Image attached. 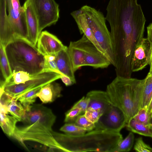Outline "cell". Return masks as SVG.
<instances>
[{
    "instance_id": "cell-1",
    "label": "cell",
    "mask_w": 152,
    "mask_h": 152,
    "mask_svg": "<svg viewBox=\"0 0 152 152\" xmlns=\"http://www.w3.org/2000/svg\"><path fill=\"white\" fill-rule=\"evenodd\" d=\"M137 0H110L105 18L113 39L129 43L144 37L146 20Z\"/></svg>"
},
{
    "instance_id": "cell-2",
    "label": "cell",
    "mask_w": 152,
    "mask_h": 152,
    "mask_svg": "<svg viewBox=\"0 0 152 152\" xmlns=\"http://www.w3.org/2000/svg\"><path fill=\"white\" fill-rule=\"evenodd\" d=\"M24 121L27 124L17 127L12 136L24 147L26 141L36 142L53 150L63 151L55 138L52 126L56 116L50 108L40 104H33L26 110Z\"/></svg>"
},
{
    "instance_id": "cell-3",
    "label": "cell",
    "mask_w": 152,
    "mask_h": 152,
    "mask_svg": "<svg viewBox=\"0 0 152 152\" xmlns=\"http://www.w3.org/2000/svg\"><path fill=\"white\" fill-rule=\"evenodd\" d=\"M53 134L64 152H113L123 140L120 132L102 130L94 129L77 136L54 131Z\"/></svg>"
},
{
    "instance_id": "cell-4",
    "label": "cell",
    "mask_w": 152,
    "mask_h": 152,
    "mask_svg": "<svg viewBox=\"0 0 152 152\" xmlns=\"http://www.w3.org/2000/svg\"><path fill=\"white\" fill-rule=\"evenodd\" d=\"M142 89V80L116 76L106 91L111 103L124 112L128 122L141 108Z\"/></svg>"
},
{
    "instance_id": "cell-5",
    "label": "cell",
    "mask_w": 152,
    "mask_h": 152,
    "mask_svg": "<svg viewBox=\"0 0 152 152\" xmlns=\"http://www.w3.org/2000/svg\"><path fill=\"white\" fill-rule=\"evenodd\" d=\"M5 49L12 72L20 71L36 75L42 72L44 56L27 39L16 38Z\"/></svg>"
},
{
    "instance_id": "cell-6",
    "label": "cell",
    "mask_w": 152,
    "mask_h": 152,
    "mask_svg": "<svg viewBox=\"0 0 152 152\" xmlns=\"http://www.w3.org/2000/svg\"><path fill=\"white\" fill-rule=\"evenodd\" d=\"M27 37L24 10L19 0H0V43L5 47L16 38Z\"/></svg>"
},
{
    "instance_id": "cell-7",
    "label": "cell",
    "mask_w": 152,
    "mask_h": 152,
    "mask_svg": "<svg viewBox=\"0 0 152 152\" xmlns=\"http://www.w3.org/2000/svg\"><path fill=\"white\" fill-rule=\"evenodd\" d=\"M82 10L98 49L108 59L115 67V57L110 32L106 23V18L103 13L90 6L82 7Z\"/></svg>"
},
{
    "instance_id": "cell-8",
    "label": "cell",
    "mask_w": 152,
    "mask_h": 152,
    "mask_svg": "<svg viewBox=\"0 0 152 152\" xmlns=\"http://www.w3.org/2000/svg\"><path fill=\"white\" fill-rule=\"evenodd\" d=\"M38 21L39 35L45 28L55 25L59 18V5L54 0H29Z\"/></svg>"
},
{
    "instance_id": "cell-9",
    "label": "cell",
    "mask_w": 152,
    "mask_h": 152,
    "mask_svg": "<svg viewBox=\"0 0 152 152\" xmlns=\"http://www.w3.org/2000/svg\"><path fill=\"white\" fill-rule=\"evenodd\" d=\"M61 75L52 71H43L24 83L4 87V91L13 98L16 99L23 94L60 78Z\"/></svg>"
},
{
    "instance_id": "cell-10",
    "label": "cell",
    "mask_w": 152,
    "mask_h": 152,
    "mask_svg": "<svg viewBox=\"0 0 152 152\" xmlns=\"http://www.w3.org/2000/svg\"><path fill=\"white\" fill-rule=\"evenodd\" d=\"M128 122L127 118L124 112L111 103L95 123L94 129L120 132Z\"/></svg>"
},
{
    "instance_id": "cell-11",
    "label": "cell",
    "mask_w": 152,
    "mask_h": 152,
    "mask_svg": "<svg viewBox=\"0 0 152 152\" xmlns=\"http://www.w3.org/2000/svg\"><path fill=\"white\" fill-rule=\"evenodd\" d=\"M37 47L44 56L56 55L67 48L56 36L46 31H42L39 35Z\"/></svg>"
},
{
    "instance_id": "cell-12",
    "label": "cell",
    "mask_w": 152,
    "mask_h": 152,
    "mask_svg": "<svg viewBox=\"0 0 152 152\" xmlns=\"http://www.w3.org/2000/svg\"><path fill=\"white\" fill-rule=\"evenodd\" d=\"M151 44L147 38H143L136 47L132 58V72L142 70L149 64Z\"/></svg>"
},
{
    "instance_id": "cell-13",
    "label": "cell",
    "mask_w": 152,
    "mask_h": 152,
    "mask_svg": "<svg viewBox=\"0 0 152 152\" xmlns=\"http://www.w3.org/2000/svg\"><path fill=\"white\" fill-rule=\"evenodd\" d=\"M110 64L108 59L88 39L86 45L83 66H90L95 69L105 68Z\"/></svg>"
},
{
    "instance_id": "cell-14",
    "label": "cell",
    "mask_w": 152,
    "mask_h": 152,
    "mask_svg": "<svg viewBox=\"0 0 152 152\" xmlns=\"http://www.w3.org/2000/svg\"><path fill=\"white\" fill-rule=\"evenodd\" d=\"M88 39L83 34L82 37L75 41H71L67 48L75 72L83 66L86 45Z\"/></svg>"
},
{
    "instance_id": "cell-15",
    "label": "cell",
    "mask_w": 152,
    "mask_h": 152,
    "mask_svg": "<svg viewBox=\"0 0 152 152\" xmlns=\"http://www.w3.org/2000/svg\"><path fill=\"white\" fill-rule=\"evenodd\" d=\"M22 6L24 10L27 27V39L33 45L37 46L39 34L36 15L29 0H26Z\"/></svg>"
},
{
    "instance_id": "cell-16",
    "label": "cell",
    "mask_w": 152,
    "mask_h": 152,
    "mask_svg": "<svg viewBox=\"0 0 152 152\" xmlns=\"http://www.w3.org/2000/svg\"><path fill=\"white\" fill-rule=\"evenodd\" d=\"M67 48L56 55V62L59 71L63 75L69 77L74 84L76 82L75 72Z\"/></svg>"
},
{
    "instance_id": "cell-17",
    "label": "cell",
    "mask_w": 152,
    "mask_h": 152,
    "mask_svg": "<svg viewBox=\"0 0 152 152\" xmlns=\"http://www.w3.org/2000/svg\"><path fill=\"white\" fill-rule=\"evenodd\" d=\"M62 89L60 85L54 81L42 87L37 95L43 103H50L62 96Z\"/></svg>"
},
{
    "instance_id": "cell-18",
    "label": "cell",
    "mask_w": 152,
    "mask_h": 152,
    "mask_svg": "<svg viewBox=\"0 0 152 152\" xmlns=\"http://www.w3.org/2000/svg\"><path fill=\"white\" fill-rule=\"evenodd\" d=\"M86 96L90 99L88 107L99 110L103 113L111 103L106 91L92 90L88 92Z\"/></svg>"
},
{
    "instance_id": "cell-19",
    "label": "cell",
    "mask_w": 152,
    "mask_h": 152,
    "mask_svg": "<svg viewBox=\"0 0 152 152\" xmlns=\"http://www.w3.org/2000/svg\"><path fill=\"white\" fill-rule=\"evenodd\" d=\"M6 109L0 107V125L4 133L12 137L19 120L15 117L9 115Z\"/></svg>"
},
{
    "instance_id": "cell-20",
    "label": "cell",
    "mask_w": 152,
    "mask_h": 152,
    "mask_svg": "<svg viewBox=\"0 0 152 152\" xmlns=\"http://www.w3.org/2000/svg\"><path fill=\"white\" fill-rule=\"evenodd\" d=\"M0 64L1 75L2 80H0V86H4L6 80L12 72L7 56L4 47L0 43Z\"/></svg>"
},
{
    "instance_id": "cell-21",
    "label": "cell",
    "mask_w": 152,
    "mask_h": 152,
    "mask_svg": "<svg viewBox=\"0 0 152 152\" xmlns=\"http://www.w3.org/2000/svg\"><path fill=\"white\" fill-rule=\"evenodd\" d=\"M143 89L141 108L147 110L152 97V72L142 80Z\"/></svg>"
},
{
    "instance_id": "cell-22",
    "label": "cell",
    "mask_w": 152,
    "mask_h": 152,
    "mask_svg": "<svg viewBox=\"0 0 152 152\" xmlns=\"http://www.w3.org/2000/svg\"><path fill=\"white\" fill-rule=\"evenodd\" d=\"M126 126L128 130L132 132L152 138V128L139 122L134 118L129 120Z\"/></svg>"
},
{
    "instance_id": "cell-23",
    "label": "cell",
    "mask_w": 152,
    "mask_h": 152,
    "mask_svg": "<svg viewBox=\"0 0 152 152\" xmlns=\"http://www.w3.org/2000/svg\"><path fill=\"white\" fill-rule=\"evenodd\" d=\"M18 101L12 98L6 106H3L6 108L10 115L16 118L19 121L23 122L25 118L26 110L21 103Z\"/></svg>"
},
{
    "instance_id": "cell-24",
    "label": "cell",
    "mask_w": 152,
    "mask_h": 152,
    "mask_svg": "<svg viewBox=\"0 0 152 152\" xmlns=\"http://www.w3.org/2000/svg\"><path fill=\"white\" fill-rule=\"evenodd\" d=\"M36 75H31L23 71L13 72L10 77L6 80L4 86L0 87H4L8 86L24 83Z\"/></svg>"
},
{
    "instance_id": "cell-25",
    "label": "cell",
    "mask_w": 152,
    "mask_h": 152,
    "mask_svg": "<svg viewBox=\"0 0 152 152\" xmlns=\"http://www.w3.org/2000/svg\"><path fill=\"white\" fill-rule=\"evenodd\" d=\"M42 87H38L26 92L15 99L19 101L26 109L35 102L36 98L38 97L37 94L40 91Z\"/></svg>"
},
{
    "instance_id": "cell-26",
    "label": "cell",
    "mask_w": 152,
    "mask_h": 152,
    "mask_svg": "<svg viewBox=\"0 0 152 152\" xmlns=\"http://www.w3.org/2000/svg\"><path fill=\"white\" fill-rule=\"evenodd\" d=\"M65 134L72 136H77L85 134L86 131L79 127L74 123H66L60 129Z\"/></svg>"
},
{
    "instance_id": "cell-27",
    "label": "cell",
    "mask_w": 152,
    "mask_h": 152,
    "mask_svg": "<svg viewBox=\"0 0 152 152\" xmlns=\"http://www.w3.org/2000/svg\"><path fill=\"white\" fill-rule=\"evenodd\" d=\"M134 136L132 132H130L127 136L120 142L114 149L113 152H128L132 149L134 143Z\"/></svg>"
},
{
    "instance_id": "cell-28",
    "label": "cell",
    "mask_w": 152,
    "mask_h": 152,
    "mask_svg": "<svg viewBox=\"0 0 152 152\" xmlns=\"http://www.w3.org/2000/svg\"><path fill=\"white\" fill-rule=\"evenodd\" d=\"M45 62L43 71H52L63 75L58 70L56 62V55L44 56Z\"/></svg>"
},
{
    "instance_id": "cell-29",
    "label": "cell",
    "mask_w": 152,
    "mask_h": 152,
    "mask_svg": "<svg viewBox=\"0 0 152 152\" xmlns=\"http://www.w3.org/2000/svg\"><path fill=\"white\" fill-rule=\"evenodd\" d=\"M151 114L147 110L141 108L133 118L139 122L150 126Z\"/></svg>"
},
{
    "instance_id": "cell-30",
    "label": "cell",
    "mask_w": 152,
    "mask_h": 152,
    "mask_svg": "<svg viewBox=\"0 0 152 152\" xmlns=\"http://www.w3.org/2000/svg\"><path fill=\"white\" fill-rule=\"evenodd\" d=\"M74 123L77 126L87 131H92L95 128V124L88 121L84 114L78 116Z\"/></svg>"
},
{
    "instance_id": "cell-31",
    "label": "cell",
    "mask_w": 152,
    "mask_h": 152,
    "mask_svg": "<svg viewBox=\"0 0 152 152\" xmlns=\"http://www.w3.org/2000/svg\"><path fill=\"white\" fill-rule=\"evenodd\" d=\"M82 114V111L80 108L72 107L65 113L64 122L66 123H74L78 117Z\"/></svg>"
},
{
    "instance_id": "cell-32",
    "label": "cell",
    "mask_w": 152,
    "mask_h": 152,
    "mask_svg": "<svg viewBox=\"0 0 152 152\" xmlns=\"http://www.w3.org/2000/svg\"><path fill=\"white\" fill-rule=\"evenodd\" d=\"M103 113L99 110L88 107L84 114L88 121L95 124L98 121Z\"/></svg>"
},
{
    "instance_id": "cell-33",
    "label": "cell",
    "mask_w": 152,
    "mask_h": 152,
    "mask_svg": "<svg viewBox=\"0 0 152 152\" xmlns=\"http://www.w3.org/2000/svg\"><path fill=\"white\" fill-rule=\"evenodd\" d=\"M134 149L137 152H152V148L146 144L141 137L136 139Z\"/></svg>"
},
{
    "instance_id": "cell-34",
    "label": "cell",
    "mask_w": 152,
    "mask_h": 152,
    "mask_svg": "<svg viewBox=\"0 0 152 152\" xmlns=\"http://www.w3.org/2000/svg\"><path fill=\"white\" fill-rule=\"evenodd\" d=\"M90 102V99L87 96H83L76 102L72 107L80 109L83 114H84L88 108Z\"/></svg>"
},
{
    "instance_id": "cell-35",
    "label": "cell",
    "mask_w": 152,
    "mask_h": 152,
    "mask_svg": "<svg viewBox=\"0 0 152 152\" xmlns=\"http://www.w3.org/2000/svg\"><path fill=\"white\" fill-rule=\"evenodd\" d=\"M60 79L66 86H68L74 84L71 79L69 77L63 75H61Z\"/></svg>"
},
{
    "instance_id": "cell-36",
    "label": "cell",
    "mask_w": 152,
    "mask_h": 152,
    "mask_svg": "<svg viewBox=\"0 0 152 152\" xmlns=\"http://www.w3.org/2000/svg\"><path fill=\"white\" fill-rule=\"evenodd\" d=\"M147 37L148 41L152 43V23L150 24L147 27Z\"/></svg>"
},
{
    "instance_id": "cell-37",
    "label": "cell",
    "mask_w": 152,
    "mask_h": 152,
    "mask_svg": "<svg viewBox=\"0 0 152 152\" xmlns=\"http://www.w3.org/2000/svg\"><path fill=\"white\" fill-rule=\"evenodd\" d=\"M151 49L150 58L149 65L150 66V68L149 73L152 72V43H151Z\"/></svg>"
},
{
    "instance_id": "cell-38",
    "label": "cell",
    "mask_w": 152,
    "mask_h": 152,
    "mask_svg": "<svg viewBox=\"0 0 152 152\" xmlns=\"http://www.w3.org/2000/svg\"><path fill=\"white\" fill-rule=\"evenodd\" d=\"M148 111L152 114V97L150 102L149 105L147 109Z\"/></svg>"
},
{
    "instance_id": "cell-39",
    "label": "cell",
    "mask_w": 152,
    "mask_h": 152,
    "mask_svg": "<svg viewBox=\"0 0 152 152\" xmlns=\"http://www.w3.org/2000/svg\"><path fill=\"white\" fill-rule=\"evenodd\" d=\"M150 124H152V113L151 114V120L150 121Z\"/></svg>"
},
{
    "instance_id": "cell-40",
    "label": "cell",
    "mask_w": 152,
    "mask_h": 152,
    "mask_svg": "<svg viewBox=\"0 0 152 152\" xmlns=\"http://www.w3.org/2000/svg\"><path fill=\"white\" fill-rule=\"evenodd\" d=\"M150 126L151 128H152V124H150Z\"/></svg>"
}]
</instances>
